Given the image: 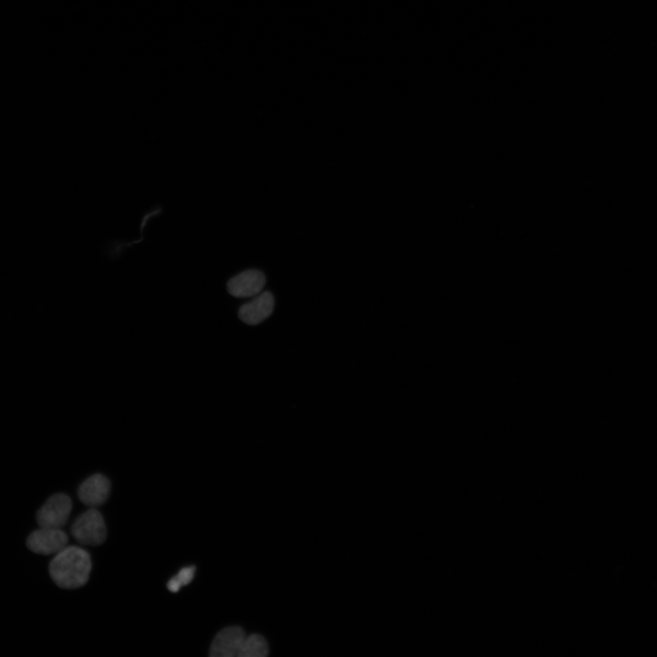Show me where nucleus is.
Segmentation results:
<instances>
[{
  "instance_id": "9",
  "label": "nucleus",
  "mask_w": 657,
  "mask_h": 657,
  "mask_svg": "<svg viewBox=\"0 0 657 657\" xmlns=\"http://www.w3.org/2000/svg\"><path fill=\"white\" fill-rule=\"evenodd\" d=\"M268 644L266 639L260 634L245 636L238 657H265L268 654Z\"/></svg>"
},
{
  "instance_id": "4",
  "label": "nucleus",
  "mask_w": 657,
  "mask_h": 657,
  "mask_svg": "<svg viewBox=\"0 0 657 657\" xmlns=\"http://www.w3.org/2000/svg\"><path fill=\"white\" fill-rule=\"evenodd\" d=\"M68 543L67 534L61 528L39 527L26 539L27 548L34 553L50 555L59 552Z\"/></svg>"
},
{
  "instance_id": "1",
  "label": "nucleus",
  "mask_w": 657,
  "mask_h": 657,
  "mask_svg": "<svg viewBox=\"0 0 657 657\" xmlns=\"http://www.w3.org/2000/svg\"><path fill=\"white\" fill-rule=\"evenodd\" d=\"M91 570L89 554L83 548L65 547L49 564L52 580L63 589H77L89 580Z\"/></svg>"
},
{
  "instance_id": "6",
  "label": "nucleus",
  "mask_w": 657,
  "mask_h": 657,
  "mask_svg": "<svg viewBox=\"0 0 657 657\" xmlns=\"http://www.w3.org/2000/svg\"><path fill=\"white\" fill-rule=\"evenodd\" d=\"M266 284L265 275L256 269L245 270L233 276L227 283V290L235 297L258 295Z\"/></svg>"
},
{
  "instance_id": "11",
  "label": "nucleus",
  "mask_w": 657,
  "mask_h": 657,
  "mask_svg": "<svg viewBox=\"0 0 657 657\" xmlns=\"http://www.w3.org/2000/svg\"><path fill=\"white\" fill-rule=\"evenodd\" d=\"M182 586V585L181 584L179 579L176 578V576L172 578L167 583V588L172 592H177Z\"/></svg>"
},
{
  "instance_id": "8",
  "label": "nucleus",
  "mask_w": 657,
  "mask_h": 657,
  "mask_svg": "<svg viewBox=\"0 0 657 657\" xmlns=\"http://www.w3.org/2000/svg\"><path fill=\"white\" fill-rule=\"evenodd\" d=\"M274 306L273 295L269 291H265L252 301L242 305L238 310V317L248 325H256L270 316Z\"/></svg>"
},
{
  "instance_id": "2",
  "label": "nucleus",
  "mask_w": 657,
  "mask_h": 657,
  "mask_svg": "<svg viewBox=\"0 0 657 657\" xmlns=\"http://www.w3.org/2000/svg\"><path fill=\"white\" fill-rule=\"evenodd\" d=\"M71 533L83 545H99L106 539L107 530L102 516L90 508L81 514L73 523Z\"/></svg>"
},
{
  "instance_id": "10",
  "label": "nucleus",
  "mask_w": 657,
  "mask_h": 657,
  "mask_svg": "<svg viewBox=\"0 0 657 657\" xmlns=\"http://www.w3.org/2000/svg\"><path fill=\"white\" fill-rule=\"evenodd\" d=\"M194 573H195V567L189 566V567H185V568H182L176 575V578L179 579L181 584L183 586V585L189 584L192 581V579L194 577Z\"/></svg>"
},
{
  "instance_id": "5",
  "label": "nucleus",
  "mask_w": 657,
  "mask_h": 657,
  "mask_svg": "<svg viewBox=\"0 0 657 657\" xmlns=\"http://www.w3.org/2000/svg\"><path fill=\"white\" fill-rule=\"evenodd\" d=\"M245 636V631L239 626L224 628L213 640L209 655L211 657H238Z\"/></svg>"
},
{
  "instance_id": "3",
  "label": "nucleus",
  "mask_w": 657,
  "mask_h": 657,
  "mask_svg": "<svg viewBox=\"0 0 657 657\" xmlns=\"http://www.w3.org/2000/svg\"><path fill=\"white\" fill-rule=\"evenodd\" d=\"M72 509V501L65 494L51 495L36 514L41 527L61 528L68 522Z\"/></svg>"
},
{
  "instance_id": "7",
  "label": "nucleus",
  "mask_w": 657,
  "mask_h": 657,
  "mask_svg": "<svg viewBox=\"0 0 657 657\" xmlns=\"http://www.w3.org/2000/svg\"><path fill=\"white\" fill-rule=\"evenodd\" d=\"M110 491V483L109 479L103 474H96L88 477L79 485L78 495L83 504L95 507L108 499Z\"/></svg>"
}]
</instances>
